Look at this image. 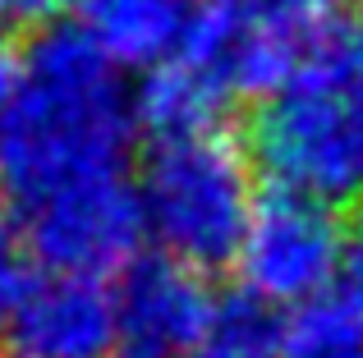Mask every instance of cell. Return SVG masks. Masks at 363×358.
Masks as SVG:
<instances>
[{
	"label": "cell",
	"instance_id": "11",
	"mask_svg": "<svg viewBox=\"0 0 363 358\" xmlns=\"http://www.w3.org/2000/svg\"><path fill=\"white\" fill-rule=\"evenodd\" d=\"M23 230L14 225L9 207L0 202V313L14 304V294L23 289Z\"/></svg>",
	"mask_w": 363,
	"mask_h": 358
},
{
	"label": "cell",
	"instance_id": "10",
	"mask_svg": "<svg viewBox=\"0 0 363 358\" xmlns=\"http://www.w3.org/2000/svg\"><path fill=\"white\" fill-rule=\"evenodd\" d=\"M194 358H285V326L257 299H225Z\"/></svg>",
	"mask_w": 363,
	"mask_h": 358
},
{
	"label": "cell",
	"instance_id": "6",
	"mask_svg": "<svg viewBox=\"0 0 363 358\" xmlns=\"http://www.w3.org/2000/svg\"><path fill=\"white\" fill-rule=\"evenodd\" d=\"M0 317L5 358H106L120 350L116 294L97 276H28Z\"/></svg>",
	"mask_w": 363,
	"mask_h": 358
},
{
	"label": "cell",
	"instance_id": "3",
	"mask_svg": "<svg viewBox=\"0 0 363 358\" xmlns=\"http://www.w3.org/2000/svg\"><path fill=\"white\" fill-rule=\"evenodd\" d=\"M147 234L161 253L207 271L235 262L257 212L253 161L225 129L152 143L138 175Z\"/></svg>",
	"mask_w": 363,
	"mask_h": 358
},
{
	"label": "cell",
	"instance_id": "13",
	"mask_svg": "<svg viewBox=\"0 0 363 358\" xmlns=\"http://www.w3.org/2000/svg\"><path fill=\"white\" fill-rule=\"evenodd\" d=\"M14 83H18V55L9 51L5 33H0V120L9 110V97H14Z\"/></svg>",
	"mask_w": 363,
	"mask_h": 358
},
{
	"label": "cell",
	"instance_id": "1",
	"mask_svg": "<svg viewBox=\"0 0 363 358\" xmlns=\"http://www.w3.org/2000/svg\"><path fill=\"white\" fill-rule=\"evenodd\" d=\"M133 92L120 64L83 28H46L18 55V83L0 120V193L14 212L69 188L124 179Z\"/></svg>",
	"mask_w": 363,
	"mask_h": 358
},
{
	"label": "cell",
	"instance_id": "9",
	"mask_svg": "<svg viewBox=\"0 0 363 358\" xmlns=\"http://www.w3.org/2000/svg\"><path fill=\"white\" fill-rule=\"evenodd\" d=\"M225 101H230V92L207 69H198L184 55H170V60L143 69L138 88H133V120L152 143H170V138L221 129Z\"/></svg>",
	"mask_w": 363,
	"mask_h": 358
},
{
	"label": "cell",
	"instance_id": "12",
	"mask_svg": "<svg viewBox=\"0 0 363 358\" xmlns=\"http://www.w3.org/2000/svg\"><path fill=\"white\" fill-rule=\"evenodd\" d=\"M60 9V0H0V23H42Z\"/></svg>",
	"mask_w": 363,
	"mask_h": 358
},
{
	"label": "cell",
	"instance_id": "15",
	"mask_svg": "<svg viewBox=\"0 0 363 358\" xmlns=\"http://www.w3.org/2000/svg\"><path fill=\"white\" fill-rule=\"evenodd\" d=\"M244 5H257V0H244Z\"/></svg>",
	"mask_w": 363,
	"mask_h": 358
},
{
	"label": "cell",
	"instance_id": "7",
	"mask_svg": "<svg viewBox=\"0 0 363 358\" xmlns=\"http://www.w3.org/2000/svg\"><path fill=\"white\" fill-rule=\"evenodd\" d=\"M116 313L124 358H194L221 304L207 285V271L157 253V258H138L124 271Z\"/></svg>",
	"mask_w": 363,
	"mask_h": 358
},
{
	"label": "cell",
	"instance_id": "14",
	"mask_svg": "<svg viewBox=\"0 0 363 358\" xmlns=\"http://www.w3.org/2000/svg\"><path fill=\"white\" fill-rule=\"evenodd\" d=\"M354 280H363V202H359V225H354Z\"/></svg>",
	"mask_w": 363,
	"mask_h": 358
},
{
	"label": "cell",
	"instance_id": "2",
	"mask_svg": "<svg viewBox=\"0 0 363 358\" xmlns=\"http://www.w3.org/2000/svg\"><path fill=\"white\" fill-rule=\"evenodd\" d=\"M248 147L276 188L363 202V33L331 28L290 88L257 106Z\"/></svg>",
	"mask_w": 363,
	"mask_h": 358
},
{
	"label": "cell",
	"instance_id": "4",
	"mask_svg": "<svg viewBox=\"0 0 363 358\" xmlns=\"http://www.w3.org/2000/svg\"><path fill=\"white\" fill-rule=\"evenodd\" d=\"M350 262V239L336 207L318 197L272 188L257 197V212L235 253L244 294L267 308H303L308 299L340 285Z\"/></svg>",
	"mask_w": 363,
	"mask_h": 358
},
{
	"label": "cell",
	"instance_id": "8",
	"mask_svg": "<svg viewBox=\"0 0 363 358\" xmlns=\"http://www.w3.org/2000/svg\"><path fill=\"white\" fill-rule=\"evenodd\" d=\"M74 5L79 28L120 69H152L179 51L198 0H74Z\"/></svg>",
	"mask_w": 363,
	"mask_h": 358
},
{
	"label": "cell",
	"instance_id": "5",
	"mask_svg": "<svg viewBox=\"0 0 363 358\" xmlns=\"http://www.w3.org/2000/svg\"><path fill=\"white\" fill-rule=\"evenodd\" d=\"M33 258L46 271H69V276H111L129 271L138 262V248L147 239V216H143L138 184L101 179V184L69 188L60 197L18 212Z\"/></svg>",
	"mask_w": 363,
	"mask_h": 358
}]
</instances>
